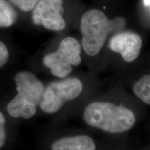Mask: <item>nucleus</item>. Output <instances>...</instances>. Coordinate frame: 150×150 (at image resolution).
<instances>
[{
	"label": "nucleus",
	"mask_w": 150,
	"mask_h": 150,
	"mask_svg": "<svg viewBox=\"0 0 150 150\" xmlns=\"http://www.w3.org/2000/svg\"><path fill=\"white\" fill-rule=\"evenodd\" d=\"M83 119L90 126L111 134L128 131L136 122L134 113L130 109L110 102H93L88 105Z\"/></svg>",
	"instance_id": "1"
},
{
	"label": "nucleus",
	"mask_w": 150,
	"mask_h": 150,
	"mask_svg": "<svg viewBox=\"0 0 150 150\" xmlns=\"http://www.w3.org/2000/svg\"><path fill=\"white\" fill-rule=\"evenodd\" d=\"M18 93L7 106L11 117L29 119L35 115L40 105L45 86L33 73L28 71L18 72L15 76Z\"/></svg>",
	"instance_id": "2"
},
{
	"label": "nucleus",
	"mask_w": 150,
	"mask_h": 150,
	"mask_svg": "<svg viewBox=\"0 0 150 150\" xmlns=\"http://www.w3.org/2000/svg\"><path fill=\"white\" fill-rule=\"evenodd\" d=\"M110 24L111 22L102 11L91 9L84 13L80 27L81 45L86 54L93 56L100 52L110 30Z\"/></svg>",
	"instance_id": "3"
},
{
	"label": "nucleus",
	"mask_w": 150,
	"mask_h": 150,
	"mask_svg": "<svg viewBox=\"0 0 150 150\" xmlns=\"http://www.w3.org/2000/svg\"><path fill=\"white\" fill-rule=\"evenodd\" d=\"M81 45L76 39L65 38L56 52L44 56L43 63L56 77L64 78L72 72V65L81 63Z\"/></svg>",
	"instance_id": "4"
},
{
	"label": "nucleus",
	"mask_w": 150,
	"mask_h": 150,
	"mask_svg": "<svg viewBox=\"0 0 150 150\" xmlns=\"http://www.w3.org/2000/svg\"><path fill=\"white\" fill-rule=\"evenodd\" d=\"M83 90V84L77 78H69L52 82L45 88L40 107L47 113L59 111L67 101L78 97Z\"/></svg>",
	"instance_id": "5"
},
{
	"label": "nucleus",
	"mask_w": 150,
	"mask_h": 150,
	"mask_svg": "<svg viewBox=\"0 0 150 150\" xmlns=\"http://www.w3.org/2000/svg\"><path fill=\"white\" fill-rule=\"evenodd\" d=\"M63 3V0H39L32 13L33 23L51 31L64 29Z\"/></svg>",
	"instance_id": "6"
},
{
	"label": "nucleus",
	"mask_w": 150,
	"mask_h": 150,
	"mask_svg": "<svg viewBox=\"0 0 150 150\" xmlns=\"http://www.w3.org/2000/svg\"><path fill=\"white\" fill-rule=\"evenodd\" d=\"M142 45V39L139 35L131 31H125L112 36L108 47L120 54L127 63H131L139 56Z\"/></svg>",
	"instance_id": "7"
},
{
	"label": "nucleus",
	"mask_w": 150,
	"mask_h": 150,
	"mask_svg": "<svg viewBox=\"0 0 150 150\" xmlns=\"http://www.w3.org/2000/svg\"><path fill=\"white\" fill-rule=\"evenodd\" d=\"M96 146L91 137L81 135L66 137L52 144V150H95Z\"/></svg>",
	"instance_id": "8"
},
{
	"label": "nucleus",
	"mask_w": 150,
	"mask_h": 150,
	"mask_svg": "<svg viewBox=\"0 0 150 150\" xmlns=\"http://www.w3.org/2000/svg\"><path fill=\"white\" fill-rule=\"evenodd\" d=\"M18 15L6 0H0V28L9 27L16 22Z\"/></svg>",
	"instance_id": "9"
},
{
	"label": "nucleus",
	"mask_w": 150,
	"mask_h": 150,
	"mask_svg": "<svg viewBox=\"0 0 150 150\" xmlns=\"http://www.w3.org/2000/svg\"><path fill=\"white\" fill-rule=\"evenodd\" d=\"M133 91L142 102L150 105V74L140 78L134 85Z\"/></svg>",
	"instance_id": "10"
},
{
	"label": "nucleus",
	"mask_w": 150,
	"mask_h": 150,
	"mask_svg": "<svg viewBox=\"0 0 150 150\" xmlns=\"http://www.w3.org/2000/svg\"><path fill=\"white\" fill-rule=\"evenodd\" d=\"M19 9L24 12H29L34 8L39 0H11Z\"/></svg>",
	"instance_id": "11"
},
{
	"label": "nucleus",
	"mask_w": 150,
	"mask_h": 150,
	"mask_svg": "<svg viewBox=\"0 0 150 150\" xmlns=\"http://www.w3.org/2000/svg\"><path fill=\"white\" fill-rule=\"evenodd\" d=\"M6 119L4 114L0 111V149L5 145L6 140V133L5 129Z\"/></svg>",
	"instance_id": "12"
},
{
	"label": "nucleus",
	"mask_w": 150,
	"mask_h": 150,
	"mask_svg": "<svg viewBox=\"0 0 150 150\" xmlns=\"http://www.w3.org/2000/svg\"><path fill=\"white\" fill-rule=\"evenodd\" d=\"M9 58V52L7 47L0 40V67H3L7 63Z\"/></svg>",
	"instance_id": "13"
},
{
	"label": "nucleus",
	"mask_w": 150,
	"mask_h": 150,
	"mask_svg": "<svg viewBox=\"0 0 150 150\" xmlns=\"http://www.w3.org/2000/svg\"><path fill=\"white\" fill-rule=\"evenodd\" d=\"M144 4L146 6L150 7V0H144Z\"/></svg>",
	"instance_id": "14"
}]
</instances>
